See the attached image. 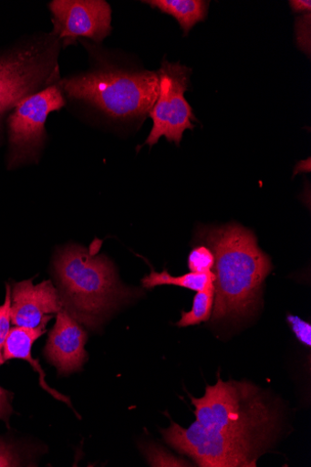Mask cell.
Wrapping results in <instances>:
<instances>
[{"label":"cell","mask_w":311,"mask_h":467,"mask_svg":"<svg viewBox=\"0 0 311 467\" xmlns=\"http://www.w3.org/2000/svg\"><path fill=\"white\" fill-rule=\"evenodd\" d=\"M143 4L173 17L179 22L185 36L197 23L206 19L210 6V3L204 0H149Z\"/></svg>","instance_id":"obj_12"},{"label":"cell","mask_w":311,"mask_h":467,"mask_svg":"<svg viewBox=\"0 0 311 467\" xmlns=\"http://www.w3.org/2000/svg\"><path fill=\"white\" fill-rule=\"evenodd\" d=\"M290 7L294 13L297 14H310L311 3L309 0H292L289 2Z\"/></svg>","instance_id":"obj_21"},{"label":"cell","mask_w":311,"mask_h":467,"mask_svg":"<svg viewBox=\"0 0 311 467\" xmlns=\"http://www.w3.org/2000/svg\"><path fill=\"white\" fill-rule=\"evenodd\" d=\"M101 244L95 242L88 249L68 246L55 263L63 309L91 328L133 295L119 283L111 262L98 254Z\"/></svg>","instance_id":"obj_4"},{"label":"cell","mask_w":311,"mask_h":467,"mask_svg":"<svg viewBox=\"0 0 311 467\" xmlns=\"http://www.w3.org/2000/svg\"><path fill=\"white\" fill-rule=\"evenodd\" d=\"M91 67L59 81L66 103L116 123H143L159 96L156 71L121 63L83 41Z\"/></svg>","instance_id":"obj_2"},{"label":"cell","mask_w":311,"mask_h":467,"mask_svg":"<svg viewBox=\"0 0 311 467\" xmlns=\"http://www.w3.org/2000/svg\"><path fill=\"white\" fill-rule=\"evenodd\" d=\"M196 420L188 429L174 421L162 431L174 450L202 467H254L276 441L278 407L249 381L222 380L192 398Z\"/></svg>","instance_id":"obj_1"},{"label":"cell","mask_w":311,"mask_h":467,"mask_svg":"<svg viewBox=\"0 0 311 467\" xmlns=\"http://www.w3.org/2000/svg\"><path fill=\"white\" fill-rule=\"evenodd\" d=\"M188 263L192 273L206 274L213 272L214 254L210 247L200 245L191 252Z\"/></svg>","instance_id":"obj_15"},{"label":"cell","mask_w":311,"mask_h":467,"mask_svg":"<svg viewBox=\"0 0 311 467\" xmlns=\"http://www.w3.org/2000/svg\"><path fill=\"white\" fill-rule=\"evenodd\" d=\"M11 394L0 387V420H4L9 426V419L13 413Z\"/></svg>","instance_id":"obj_20"},{"label":"cell","mask_w":311,"mask_h":467,"mask_svg":"<svg viewBox=\"0 0 311 467\" xmlns=\"http://www.w3.org/2000/svg\"><path fill=\"white\" fill-rule=\"evenodd\" d=\"M214 303V285L202 291H198L194 296L193 306L190 312H182L181 320L177 323L181 327L199 325L207 321L212 315Z\"/></svg>","instance_id":"obj_14"},{"label":"cell","mask_w":311,"mask_h":467,"mask_svg":"<svg viewBox=\"0 0 311 467\" xmlns=\"http://www.w3.org/2000/svg\"><path fill=\"white\" fill-rule=\"evenodd\" d=\"M160 81L158 99L150 112L153 127L145 144L153 147L164 137L180 146L186 130H193L197 121L185 98L191 84L192 68L164 58L156 71Z\"/></svg>","instance_id":"obj_7"},{"label":"cell","mask_w":311,"mask_h":467,"mask_svg":"<svg viewBox=\"0 0 311 467\" xmlns=\"http://www.w3.org/2000/svg\"><path fill=\"white\" fill-rule=\"evenodd\" d=\"M52 317V316L47 317L38 327L34 328L18 326H15L11 328L4 347L3 357L5 361L11 359H23L27 361L33 367L35 371L39 374V384L42 389L50 393L56 399L68 403V405L71 406L68 398L52 389L47 385L46 380L47 374L42 370L38 360H35L31 354L33 344L39 337L47 332V324Z\"/></svg>","instance_id":"obj_11"},{"label":"cell","mask_w":311,"mask_h":467,"mask_svg":"<svg viewBox=\"0 0 311 467\" xmlns=\"http://www.w3.org/2000/svg\"><path fill=\"white\" fill-rule=\"evenodd\" d=\"M62 309L60 294L51 281L34 285L30 279L15 284L11 306L15 326L36 327L51 314H58Z\"/></svg>","instance_id":"obj_9"},{"label":"cell","mask_w":311,"mask_h":467,"mask_svg":"<svg viewBox=\"0 0 311 467\" xmlns=\"http://www.w3.org/2000/svg\"><path fill=\"white\" fill-rule=\"evenodd\" d=\"M53 77L51 57L34 38L0 52V144L8 115L25 98L49 87Z\"/></svg>","instance_id":"obj_5"},{"label":"cell","mask_w":311,"mask_h":467,"mask_svg":"<svg viewBox=\"0 0 311 467\" xmlns=\"http://www.w3.org/2000/svg\"><path fill=\"white\" fill-rule=\"evenodd\" d=\"M49 10L54 26L51 33L62 48L75 46L81 37L99 45L113 30L112 9L105 0H53Z\"/></svg>","instance_id":"obj_8"},{"label":"cell","mask_w":311,"mask_h":467,"mask_svg":"<svg viewBox=\"0 0 311 467\" xmlns=\"http://www.w3.org/2000/svg\"><path fill=\"white\" fill-rule=\"evenodd\" d=\"M20 457L13 446L0 441V467L21 466Z\"/></svg>","instance_id":"obj_19"},{"label":"cell","mask_w":311,"mask_h":467,"mask_svg":"<svg viewBox=\"0 0 311 467\" xmlns=\"http://www.w3.org/2000/svg\"><path fill=\"white\" fill-rule=\"evenodd\" d=\"M287 321L298 341L304 346L310 348L311 325L308 322L302 320L300 317L293 315H288Z\"/></svg>","instance_id":"obj_18"},{"label":"cell","mask_w":311,"mask_h":467,"mask_svg":"<svg viewBox=\"0 0 311 467\" xmlns=\"http://www.w3.org/2000/svg\"><path fill=\"white\" fill-rule=\"evenodd\" d=\"M214 274L209 272L206 274L190 273L181 276H172L166 270L161 273L152 271L142 280V285L146 288H154L160 285H175L188 288L193 291H202L214 283Z\"/></svg>","instance_id":"obj_13"},{"label":"cell","mask_w":311,"mask_h":467,"mask_svg":"<svg viewBox=\"0 0 311 467\" xmlns=\"http://www.w3.org/2000/svg\"><path fill=\"white\" fill-rule=\"evenodd\" d=\"M11 306L12 291L11 286L7 285L5 303L4 306H0V365H3L5 363L3 350L7 336L11 330Z\"/></svg>","instance_id":"obj_16"},{"label":"cell","mask_w":311,"mask_h":467,"mask_svg":"<svg viewBox=\"0 0 311 467\" xmlns=\"http://www.w3.org/2000/svg\"><path fill=\"white\" fill-rule=\"evenodd\" d=\"M200 235L214 254L213 321L253 316L273 270L270 257L259 248L254 234L238 224L204 229Z\"/></svg>","instance_id":"obj_3"},{"label":"cell","mask_w":311,"mask_h":467,"mask_svg":"<svg viewBox=\"0 0 311 467\" xmlns=\"http://www.w3.org/2000/svg\"><path fill=\"white\" fill-rule=\"evenodd\" d=\"M87 337L86 331L67 311L62 309L57 314L44 353L60 375H68L81 368L87 358Z\"/></svg>","instance_id":"obj_10"},{"label":"cell","mask_w":311,"mask_h":467,"mask_svg":"<svg viewBox=\"0 0 311 467\" xmlns=\"http://www.w3.org/2000/svg\"><path fill=\"white\" fill-rule=\"evenodd\" d=\"M144 451L151 466H192L189 462L177 459L165 450L155 446L152 448L149 446Z\"/></svg>","instance_id":"obj_17"},{"label":"cell","mask_w":311,"mask_h":467,"mask_svg":"<svg viewBox=\"0 0 311 467\" xmlns=\"http://www.w3.org/2000/svg\"><path fill=\"white\" fill-rule=\"evenodd\" d=\"M67 105L59 82L21 100L8 115V168L36 161L47 139L49 115Z\"/></svg>","instance_id":"obj_6"}]
</instances>
